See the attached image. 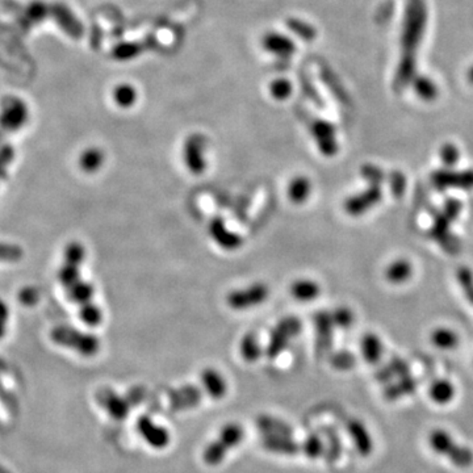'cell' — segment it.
I'll return each instance as SVG.
<instances>
[{
  "mask_svg": "<svg viewBox=\"0 0 473 473\" xmlns=\"http://www.w3.org/2000/svg\"><path fill=\"white\" fill-rule=\"evenodd\" d=\"M245 436L244 427H241L238 424H229L221 430L216 441L213 443L208 444L207 448L203 453V459L208 465H218L221 463L229 450H233L238 444L242 442Z\"/></svg>",
  "mask_w": 473,
  "mask_h": 473,
  "instance_id": "6da1fadb",
  "label": "cell"
},
{
  "mask_svg": "<svg viewBox=\"0 0 473 473\" xmlns=\"http://www.w3.org/2000/svg\"><path fill=\"white\" fill-rule=\"evenodd\" d=\"M300 332H301V321L298 318L286 317L284 320H282L272 329L270 335V342L266 348L267 358L271 360L277 358Z\"/></svg>",
  "mask_w": 473,
  "mask_h": 473,
  "instance_id": "7a4b0ae2",
  "label": "cell"
},
{
  "mask_svg": "<svg viewBox=\"0 0 473 473\" xmlns=\"http://www.w3.org/2000/svg\"><path fill=\"white\" fill-rule=\"evenodd\" d=\"M207 148L208 138L203 133H192L186 138L183 144V162L191 174L201 175L206 172Z\"/></svg>",
  "mask_w": 473,
  "mask_h": 473,
  "instance_id": "3957f363",
  "label": "cell"
},
{
  "mask_svg": "<svg viewBox=\"0 0 473 473\" xmlns=\"http://www.w3.org/2000/svg\"><path fill=\"white\" fill-rule=\"evenodd\" d=\"M270 296V288L265 283H254L246 288L229 292L227 304L234 310H247L263 304Z\"/></svg>",
  "mask_w": 473,
  "mask_h": 473,
  "instance_id": "277c9868",
  "label": "cell"
},
{
  "mask_svg": "<svg viewBox=\"0 0 473 473\" xmlns=\"http://www.w3.org/2000/svg\"><path fill=\"white\" fill-rule=\"evenodd\" d=\"M260 45L267 54L276 58L277 63H289L291 58L296 54V44L294 39L284 33L268 30L260 39Z\"/></svg>",
  "mask_w": 473,
  "mask_h": 473,
  "instance_id": "5b68a950",
  "label": "cell"
},
{
  "mask_svg": "<svg viewBox=\"0 0 473 473\" xmlns=\"http://www.w3.org/2000/svg\"><path fill=\"white\" fill-rule=\"evenodd\" d=\"M50 18L57 24L59 30L71 39H79L84 34L82 21L74 13V11L63 3L50 4Z\"/></svg>",
  "mask_w": 473,
  "mask_h": 473,
  "instance_id": "8992f818",
  "label": "cell"
},
{
  "mask_svg": "<svg viewBox=\"0 0 473 473\" xmlns=\"http://www.w3.org/2000/svg\"><path fill=\"white\" fill-rule=\"evenodd\" d=\"M381 198H383L381 187L370 184V187L365 188L363 192L347 197L343 203V209L348 216H363L376 204H379Z\"/></svg>",
  "mask_w": 473,
  "mask_h": 473,
  "instance_id": "52a82bcc",
  "label": "cell"
},
{
  "mask_svg": "<svg viewBox=\"0 0 473 473\" xmlns=\"http://www.w3.org/2000/svg\"><path fill=\"white\" fill-rule=\"evenodd\" d=\"M308 128L321 154H324L326 157H333L338 153L335 128L329 121L321 120V118H313L312 121H309Z\"/></svg>",
  "mask_w": 473,
  "mask_h": 473,
  "instance_id": "ba28073f",
  "label": "cell"
},
{
  "mask_svg": "<svg viewBox=\"0 0 473 473\" xmlns=\"http://www.w3.org/2000/svg\"><path fill=\"white\" fill-rule=\"evenodd\" d=\"M431 183L439 191H444L447 188L471 191L473 189V170L453 171L451 168H442L431 174Z\"/></svg>",
  "mask_w": 473,
  "mask_h": 473,
  "instance_id": "9c48e42d",
  "label": "cell"
},
{
  "mask_svg": "<svg viewBox=\"0 0 473 473\" xmlns=\"http://www.w3.org/2000/svg\"><path fill=\"white\" fill-rule=\"evenodd\" d=\"M28 107L19 98L6 99L0 108V125L7 130H18L28 120Z\"/></svg>",
  "mask_w": 473,
  "mask_h": 473,
  "instance_id": "30bf717a",
  "label": "cell"
},
{
  "mask_svg": "<svg viewBox=\"0 0 473 473\" xmlns=\"http://www.w3.org/2000/svg\"><path fill=\"white\" fill-rule=\"evenodd\" d=\"M451 220L444 215L443 212L434 213V225L430 229L429 236L436 241L444 250L450 254H456L460 250V244L455 237L450 233Z\"/></svg>",
  "mask_w": 473,
  "mask_h": 473,
  "instance_id": "8fae6325",
  "label": "cell"
},
{
  "mask_svg": "<svg viewBox=\"0 0 473 473\" xmlns=\"http://www.w3.org/2000/svg\"><path fill=\"white\" fill-rule=\"evenodd\" d=\"M137 430L145 442L153 448L162 450L170 444V433L165 427L154 424L148 415H141L137 421Z\"/></svg>",
  "mask_w": 473,
  "mask_h": 473,
  "instance_id": "7c38bea8",
  "label": "cell"
},
{
  "mask_svg": "<svg viewBox=\"0 0 473 473\" xmlns=\"http://www.w3.org/2000/svg\"><path fill=\"white\" fill-rule=\"evenodd\" d=\"M201 397H203L201 389L195 385H186L168 392L170 408L177 412L195 408L201 403Z\"/></svg>",
  "mask_w": 473,
  "mask_h": 473,
  "instance_id": "4fadbf2b",
  "label": "cell"
},
{
  "mask_svg": "<svg viewBox=\"0 0 473 473\" xmlns=\"http://www.w3.org/2000/svg\"><path fill=\"white\" fill-rule=\"evenodd\" d=\"M315 334H317V341H315V347L318 355H322L326 353L333 342V329H334V322L332 318V313L329 312H318L315 315Z\"/></svg>",
  "mask_w": 473,
  "mask_h": 473,
  "instance_id": "5bb4252c",
  "label": "cell"
},
{
  "mask_svg": "<svg viewBox=\"0 0 473 473\" xmlns=\"http://www.w3.org/2000/svg\"><path fill=\"white\" fill-rule=\"evenodd\" d=\"M209 236L224 250H237L242 245V238L229 230L222 218H213L209 224Z\"/></svg>",
  "mask_w": 473,
  "mask_h": 473,
  "instance_id": "9a60e30c",
  "label": "cell"
},
{
  "mask_svg": "<svg viewBox=\"0 0 473 473\" xmlns=\"http://www.w3.org/2000/svg\"><path fill=\"white\" fill-rule=\"evenodd\" d=\"M99 401L107 409V412L116 420H124L129 414L130 403H129L128 398H122V397L113 393L109 389H106L99 394Z\"/></svg>",
  "mask_w": 473,
  "mask_h": 473,
  "instance_id": "2e32d148",
  "label": "cell"
},
{
  "mask_svg": "<svg viewBox=\"0 0 473 473\" xmlns=\"http://www.w3.org/2000/svg\"><path fill=\"white\" fill-rule=\"evenodd\" d=\"M201 381H203V385H204V389L207 391V393L212 398L220 400V398H222V397L227 396V380L224 379L222 374L217 372L216 370H213V368L204 370L203 374H201Z\"/></svg>",
  "mask_w": 473,
  "mask_h": 473,
  "instance_id": "e0dca14e",
  "label": "cell"
},
{
  "mask_svg": "<svg viewBox=\"0 0 473 473\" xmlns=\"http://www.w3.org/2000/svg\"><path fill=\"white\" fill-rule=\"evenodd\" d=\"M262 446L267 451L280 455H297L301 451V446L294 442L291 436H277V435H266L262 439Z\"/></svg>",
  "mask_w": 473,
  "mask_h": 473,
  "instance_id": "ac0fdd59",
  "label": "cell"
},
{
  "mask_svg": "<svg viewBox=\"0 0 473 473\" xmlns=\"http://www.w3.org/2000/svg\"><path fill=\"white\" fill-rule=\"evenodd\" d=\"M286 195L292 204L301 206L308 201L309 196L312 195V182L308 177L297 175L294 177L286 189Z\"/></svg>",
  "mask_w": 473,
  "mask_h": 473,
  "instance_id": "d6986e66",
  "label": "cell"
},
{
  "mask_svg": "<svg viewBox=\"0 0 473 473\" xmlns=\"http://www.w3.org/2000/svg\"><path fill=\"white\" fill-rule=\"evenodd\" d=\"M384 275L385 279L389 283H392L394 286H398V284H403L405 282H408L412 277L413 266L408 259L400 258V259L393 260L389 266L385 268Z\"/></svg>",
  "mask_w": 473,
  "mask_h": 473,
  "instance_id": "ffe728a7",
  "label": "cell"
},
{
  "mask_svg": "<svg viewBox=\"0 0 473 473\" xmlns=\"http://www.w3.org/2000/svg\"><path fill=\"white\" fill-rule=\"evenodd\" d=\"M289 292H291V296L296 298L297 301L308 303V301L315 300L320 296L321 286L315 280L298 279V280L292 283Z\"/></svg>",
  "mask_w": 473,
  "mask_h": 473,
  "instance_id": "44dd1931",
  "label": "cell"
},
{
  "mask_svg": "<svg viewBox=\"0 0 473 473\" xmlns=\"http://www.w3.org/2000/svg\"><path fill=\"white\" fill-rule=\"evenodd\" d=\"M112 100L118 108H132L137 103V89L130 83H120L112 89Z\"/></svg>",
  "mask_w": 473,
  "mask_h": 473,
  "instance_id": "7402d4cb",
  "label": "cell"
},
{
  "mask_svg": "<svg viewBox=\"0 0 473 473\" xmlns=\"http://www.w3.org/2000/svg\"><path fill=\"white\" fill-rule=\"evenodd\" d=\"M256 424L262 433L267 435H277V436H291L294 430L289 424L283 422L282 420L274 418L271 415H260L256 421Z\"/></svg>",
  "mask_w": 473,
  "mask_h": 473,
  "instance_id": "603a6c76",
  "label": "cell"
},
{
  "mask_svg": "<svg viewBox=\"0 0 473 473\" xmlns=\"http://www.w3.org/2000/svg\"><path fill=\"white\" fill-rule=\"evenodd\" d=\"M239 353L244 360L247 363H256L263 355V348L258 341V336L254 333L245 335L239 342Z\"/></svg>",
  "mask_w": 473,
  "mask_h": 473,
  "instance_id": "cb8c5ba5",
  "label": "cell"
},
{
  "mask_svg": "<svg viewBox=\"0 0 473 473\" xmlns=\"http://www.w3.org/2000/svg\"><path fill=\"white\" fill-rule=\"evenodd\" d=\"M362 354L365 362L371 365H374L380 360L383 354V343L377 335L374 333L365 334L362 339Z\"/></svg>",
  "mask_w": 473,
  "mask_h": 473,
  "instance_id": "d4e9b609",
  "label": "cell"
},
{
  "mask_svg": "<svg viewBox=\"0 0 473 473\" xmlns=\"http://www.w3.org/2000/svg\"><path fill=\"white\" fill-rule=\"evenodd\" d=\"M431 342L435 347L442 350H453L459 345V335L451 329L438 327L431 333Z\"/></svg>",
  "mask_w": 473,
  "mask_h": 473,
  "instance_id": "484cf974",
  "label": "cell"
},
{
  "mask_svg": "<svg viewBox=\"0 0 473 473\" xmlns=\"http://www.w3.org/2000/svg\"><path fill=\"white\" fill-rule=\"evenodd\" d=\"M268 92H270V96L276 101H286L292 96L294 84L291 83L289 79L277 77L270 82Z\"/></svg>",
  "mask_w": 473,
  "mask_h": 473,
  "instance_id": "4316f807",
  "label": "cell"
},
{
  "mask_svg": "<svg viewBox=\"0 0 473 473\" xmlns=\"http://www.w3.org/2000/svg\"><path fill=\"white\" fill-rule=\"evenodd\" d=\"M25 16L32 25H36L42 23L44 20L50 16V4L42 0H33L30 1L25 10Z\"/></svg>",
  "mask_w": 473,
  "mask_h": 473,
  "instance_id": "83f0119b",
  "label": "cell"
},
{
  "mask_svg": "<svg viewBox=\"0 0 473 473\" xmlns=\"http://www.w3.org/2000/svg\"><path fill=\"white\" fill-rule=\"evenodd\" d=\"M104 162V156L100 149H89L80 157V166L84 171L94 172L96 171Z\"/></svg>",
  "mask_w": 473,
  "mask_h": 473,
  "instance_id": "f1b7e54d",
  "label": "cell"
},
{
  "mask_svg": "<svg viewBox=\"0 0 473 473\" xmlns=\"http://www.w3.org/2000/svg\"><path fill=\"white\" fill-rule=\"evenodd\" d=\"M286 27L298 39L304 41H312L315 37V30L309 23L300 19L286 20Z\"/></svg>",
  "mask_w": 473,
  "mask_h": 473,
  "instance_id": "f546056e",
  "label": "cell"
},
{
  "mask_svg": "<svg viewBox=\"0 0 473 473\" xmlns=\"http://www.w3.org/2000/svg\"><path fill=\"white\" fill-rule=\"evenodd\" d=\"M453 385L450 384L448 381L446 380H441V381H436L435 384L431 386L430 389V394L433 397L434 401L439 403V404H446L448 403L451 398L453 397Z\"/></svg>",
  "mask_w": 473,
  "mask_h": 473,
  "instance_id": "4dcf8cb0",
  "label": "cell"
},
{
  "mask_svg": "<svg viewBox=\"0 0 473 473\" xmlns=\"http://www.w3.org/2000/svg\"><path fill=\"white\" fill-rule=\"evenodd\" d=\"M458 282L463 289L465 298L473 305V272L468 267H459L456 271Z\"/></svg>",
  "mask_w": 473,
  "mask_h": 473,
  "instance_id": "1f68e13d",
  "label": "cell"
},
{
  "mask_svg": "<svg viewBox=\"0 0 473 473\" xmlns=\"http://www.w3.org/2000/svg\"><path fill=\"white\" fill-rule=\"evenodd\" d=\"M139 53H141V48L137 44H133V42L118 44L112 50L113 58L118 61H130V59L136 58Z\"/></svg>",
  "mask_w": 473,
  "mask_h": 473,
  "instance_id": "d6a6232c",
  "label": "cell"
},
{
  "mask_svg": "<svg viewBox=\"0 0 473 473\" xmlns=\"http://www.w3.org/2000/svg\"><path fill=\"white\" fill-rule=\"evenodd\" d=\"M332 318L335 327L339 329H348L354 324L355 315L353 310L347 306H339L334 312H332Z\"/></svg>",
  "mask_w": 473,
  "mask_h": 473,
  "instance_id": "836d02e7",
  "label": "cell"
},
{
  "mask_svg": "<svg viewBox=\"0 0 473 473\" xmlns=\"http://www.w3.org/2000/svg\"><path fill=\"white\" fill-rule=\"evenodd\" d=\"M350 433L355 439L356 447H359L362 453H367V451H370V446H371L370 438H368V435L365 433L362 424H358V422H351L350 424Z\"/></svg>",
  "mask_w": 473,
  "mask_h": 473,
  "instance_id": "e575fe53",
  "label": "cell"
},
{
  "mask_svg": "<svg viewBox=\"0 0 473 473\" xmlns=\"http://www.w3.org/2000/svg\"><path fill=\"white\" fill-rule=\"evenodd\" d=\"M360 175L365 179V182H368L370 184H374V186H381V183L385 180L384 171L377 166H374V165L362 166Z\"/></svg>",
  "mask_w": 473,
  "mask_h": 473,
  "instance_id": "d590c367",
  "label": "cell"
},
{
  "mask_svg": "<svg viewBox=\"0 0 473 473\" xmlns=\"http://www.w3.org/2000/svg\"><path fill=\"white\" fill-rule=\"evenodd\" d=\"M301 451L308 458L315 459V458H320L324 453V444L317 435H310V436H308V439L301 446Z\"/></svg>",
  "mask_w": 473,
  "mask_h": 473,
  "instance_id": "8d00e7d4",
  "label": "cell"
},
{
  "mask_svg": "<svg viewBox=\"0 0 473 473\" xmlns=\"http://www.w3.org/2000/svg\"><path fill=\"white\" fill-rule=\"evenodd\" d=\"M330 363L336 370H351L355 365V356L348 351H341L330 358Z\"/></svg>",
  "mask_w": 473,
  "mask_h": 473,
  "instance_id": "74e56055",
  "label": "cell"
},
{
  "mask_svg": "<svg viewBox=\"0 0 473 473\" xmlns=\"http://www.w3.org/2000/svg\"><path fill=\"white\" fill-rule=\"evenodd\" d=\"M389 186L394 197H400L404 195L405 188H406V179L403 172L400 171H392L389 174Z\"/></svg>",
  "mask_w": 473,
  "mask_h": 473,
  "instance_id": "f35d334b",
  "label": "cell"
},
{
  "mask_svg": "<svg viewBox=\"0 0 473 473\" xmlns=\"http://www.w3.org/2000/svg\"><path fill=\"white\" fill-rule=\"evenodd\" d=\"M441 160L444 165V168H453L458 160H459V151L453 145H444L441 149Z\"/></svg>",
  "mask_w": 473,
  "mask_h": 473,
  "instance_id": "ab89813d",
  "label": "cell"
},
{
  "mask_svg": "<svg viewBox=\"0 0 473 473\" xmlns=\"http://www.w3.org/2000/svg\"><path fill=\"white\" fill-rule=\"evenodd\" d=\"M82 320L89 325H98L101 321V312L99 310L98 306L86 304L82 310Z\"/></svg>",
  "mask_w": 473,
  "mask_h": 473,
  "instance_id": "60d3db41",
  "label": "cell"
},
{
  "mask_svg": "<svg viewBox=\"0 0 473 473\" xmlns=\"http://www.w3.org/2000/svg\"><path fill=\"white\" fill-rule=\"evenodd\" d=\"M462 207L463 206L458 198H447V201L444 203L443 213L453 222L460 215Z\"/></svg>",
  "mask_w": 473,
  "mask_h": 473,
  "instance_id": "b9f144b4",
  "label": "cell"
},
{
  "mask_svg": "<svg viewBox=\"0 0 473 473\" xmlns=\"http://www.w3.org/2000/svg\"><path fill=\"white\" fill-rule=\"evenodd\" d=\"M145 396H146V391L145 388L142 386H136V388H132L129 391L128 393V401L130 403V405H139L144 400H145Z\"/></svg>",
  "mask_w": 473,
  "mask_h": 473,
  "instance_id": "7bdbcfd3",
  "label": "cell"
},
{
  "mask_svg": "<svg viewBox=\"0 0 473 473\" xmlns=\"http://www.w3.org/2000/svg\"><path fill=\"white\" fill-rule=\"evenodd\" d=\"M391 370H394L397 374H408V365L403 360L400 359H393L391 363Z\"/></svg>",
  "mask_w": 473,
  "mask_h": 473,
  "instance_id": "ee69618b",
  "label": "cell"
}]
</instances>
